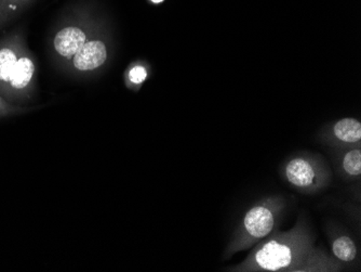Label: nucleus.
I'll return each mask as SVG.
<instances>
[{"mask_svg":"<svg viewBox=\"0 0 361 272\" xmlns=\"http://www.w3.org/2000/svg\"><path fill=\"white\" fill-rule=\"evenodd\" d=\"M314 247L304 219L286 232L274 230L259 241L243 263L231 271H340L343 266Z\"/></svg>","mask_w":361,"mask_h":272,"instance_id":"f257e3e1","label":"nucleus"},{"mask_svg":"<svg viewBox=\"0 0 361 272\" xmlns=\"http://www.w3.org/2000/svg\"><path fill=\"white\" fill-rule=\"evenodd\" d=\"M285 208V199L279 196L263 199L251 206L241 219L228 247L225 249V259L250 249L269 237L277 227Z\"/></svg>","mask_w":361,"mask_h":272,"instance_id":"f03ea898","label":"nucleus"},{"mask_svg":"<svg viewBox=\"0 0 361 272\" xmlns=\"http://www.w3.org/2000/svg\"><path fill=\"white\" fill-rule=\"evenodd\" d=\"M288 184L304 194H313L328 184L330 172L320 160L300 155L290 158L283 166Z\"/></svg>","mask_w":361,"mask_h":272,"instance_id":"7ed1b4c3","label":"nucleus"},{"mask_svg":"<svg viewBox=\"0 0 361 272\" xmlns=\"http://www.w3.org/2000/svg\"><path fill=\"white\" fill-rule=\"evenodd\" d=\"M106 47L102 42H88L74 56V64L78 70L90 71L102 66L106 61Z\"/></svg>","mask_w":361,"mask_h":272,"instance_id":"20e7f679","label":"nucleus"},{"mask_svg":"<svg viewBox=\"0 0 361 272\" xmlns=\"http://www.w3.org/2000/svg\"><path fill=\"white\" fill-rule=\"evenodd\" d=\"M86 44V35L76 28H63L54 38V48L61 56L72 58Z\"/></svg>","mask_w":361,"mask_h":272,"instance_id":"39448f33","label":"nucleus"},{"mask_svg":"<svg viewBox=\"0 0 361 272\" xmlns=\"http://www.w3.org/2000/svg\"><path fill=\"white\" fill-rule=\"evenodd\" d=\"M334 141L343 146H359L361 141V124L355 119H343L332 128Z\"/></svg>","mask_w":361,"mask_h":272,"instance_id":"423d86ee","label":"nucleus"},{"mask_svg":"<svg viewBox=\"0 0 361 272\" xmlns=\"http://www.w3.org/2000/svg\"><path fill=\"white\" fill-rule=\"evenodd\" d=\"M334 259L342 264H354L358 259L356 242L348 235H338L331 242Z\"/></svg>","mask_w":361,"mask_h":272,"instance_id":"0eeeda50","label":"nucleus"},{"mask_svg":"<svg viewBox=\"0 0 361 272\" xmlns=\"http://www.w3.org/2000/svg\"><path fill=\"white\" fill-rule=\"evenodd\" d=\"M34 71H35V68H34V64L30 59H20V60L16 61L11 78H10V83L14 88H25L30 84Z\"/></svg>","mask_w":361,"mask_h":272,"instance_id":"6e6552de","label":"nucleus"},{"mask_svg":"<svg viewBox=\"0 0 361 272\" xmlns=\"http://www.w3.org/2000/svg\"><path fill=\"white\" fill-rule=\"evenodd\" d=\"M343 172L350 178H359L361 175V150L360 148H352L343 154L341 161Z\"/></svg>","mask_w":361,"mask_h":272,"instance_id":"1a4fd4ad","label":"nucleus"},{"mask_svg":"<svg viewBox=\"0 0 361 272\" xmlns=\"http://www.w3.org/2000/svg\"><path fill=\"white\" fill-rule=\"evenodd\" d=\"M16 57L10 49L0 50V81L10 82L16 64Z\"/></svg>","mask_w":361,"mask_h":272,"instance_id":"9d476101","label":"nucleus"},{"mask_svg":"<svg viewBox=\"0 0 361 272\" xmlns=\"http://www.w3.org/2000/svg\"><path fill=\"white\" fill-rule=\"evenodd\" d=\"M146 76H147V73L143 66H135L129 73L130 81L133 84H141L145 81Z\"/></svg>","mask_w":361,"mask_h":272,"instance_id":"9b49d317","label":"nucleus"},{"mask_svg":"<svg viewBox=\"0 0 361 272\" xmlns=\"http://www.w3.org/2000/svg\"><path fill=\"white\" fill-rule=\"evenodd\" d=\"M151 1H153V3L155 4H160L162 3V1H165V0H151Z\"/></svg>","mask_w":361,"mask_h":272,"instance_id":"f8f14e48","label":"nucleus"}]
</instances>
